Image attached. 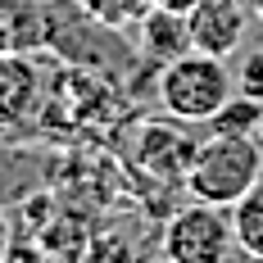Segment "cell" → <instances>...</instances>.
Here are the masks:
<instances>
[{"mask_svg": "<svg viewBox=\"0 0 263 263\" xmlns=\"http://www.w3.org/2000/svg\"><path fill=\"white\" fill-rule=\"evenodd\" d=\"M186 27H191V50L213 54V59H232L245 46L250 14H245V0H200L186 14Z\"/></svg>", "mask_w": 263, "mask_h": 263, "instance_id": "obj_4", "label": "cell"}, {"mask_svg": "<svg viewBox=\"0 0 263 263\" xmlns=\"http://www.w3.org/2000/svg\"><path fill=\"white\" fill-rule=\"evenodd\" d=\"M263 173V145L254 136H232V132H209L186 168V191L204 204L232 209Z\"/></svg>", "mask_w": 263, "mask_h": 263, "instance_id": "obj_1", "label": "cell"}, {"mask_svg": "<svg viewBox=\"0 0 263 263\" xmlns=\"http://www.w3.org/2000/svg\"><path fill=\"white\" fill-rule=\"evenodd\" d=\"M159 250L168 263H222L236 250V232H232V213L218 204H186L163 222Z\"/></svg>", "mask_w": 263, "mask_h": 263, "instance_id": "obj_3", "label": "cell"}, {"mask_svg": "<svg viewBox=\"0 0 263 263\" xmlns=\"http://www.w3.org/2000/svg\"><path fill=\"white\" fill-rule=\"evenodd\" d=\"M250 5H254V14H259V23H263V0H250Z\"/></svg>", "mask_w": 263, "mask_h": 263, "instance_id": "obj_14", "label": "cell"}, {"mask_svg": "<svg viewBox=\"0 0 263 263\" xmlns=\"http://www.w3.org/2000/svg\"><path fill=\"white\" fill-rule=\"evenodd\" d=\"M145 5H155V9H173V14H191L200 0H145Z\"/></svg>", "mask_w": 263, "mask_h": 263, "instance_id": "obj_12", "label": "cell"}, {"mask_svg": "<svg viewBox=\"0 0 263 263\" xmlns=\"http://www.w3.org/2000/svg\"><path fill=\"white\" fill-rule=\"evenodd\" d=\"M182 127H186V123H182ZM182 127H177V132L145 127V141H141L145 163H150L155 173H163V177H177V182H186V168H191V159H195V150H200V141H191Z\"/></svg>", "mask_w": 263, "mask_h": 263, "instance_id": "obj_7", "label": "cell"}, {"mask_svg": "<svg viewBox=\"0 0 263 263\" xmlns=\"http://www.w3.org/2000/svg\"><path fill=\"white\" fill-rule=\"evenodd\" d=\"M232 91H236V78L227 73V59L186 50L168 64H159V105L168 109L173 123L204 127Z\"/></svg>", "mask_w": 263, "mask_h": 263, "instance_id": "obj_2", "label": "cell"}, {"mask_svg": "<svg viewBox=\"0 0 263 263\" xmlns=\"http://www.w3.org/2000/svg\"><path fill=\"white\" fill-rule=\"evenodd\" d=\"M259 118H263V100L259 96H245V91H232L227 100H222V109L213 114L204 127L209 132H232V136H254V127H259Z\"/></svg>", "mask_w": 263, "mask_h": 263, "instance_id": "obj_9", "label": "cell"}, {"mask_svg": "<svg viewBox=\"0 0 263 263\" xmlns=\"http://www.w3.org/2000/svg\"><path fill=\"white\" fill-rule=\"evenodd\" d=\"M136 36H141V54L155 59V64H168L177 54L191 50V27H186V14H173V9H155L145 5V14L136 18Z\"/></svg>", "mask_w": 263, "mask_h": 263, "instance_id": "obj_6", "label": "cell"}, {"mask_svg": "<svg viewBox=\"0 0 263 263\" xmlns=\"http://www.w3.org/2000/svg\"><path fill=\"white\" fill-rule=\"evenodd\" d=\"M41 100V73L18 50H0V127L23 123Z\"/></svg>", "mask_w": 263, "mask_h": 263, "instance_id": "obj_5", "label": "cell"}, {"mask_svg": "<svg viewBox=\"0 0 263 263\" xmlns=\"http://www.w3.org/2000/svg\"><path fill=\"white\" fill-rule=\"evenodd\" d=\"M254 141H259V145H263V118H259V127H254Z\"/></svg>", "mask_w": 263, "mask_h": 263, "instance_id": "obj_15", "label": "cell"}, {"mask_svg": "<svg viewBox=\"0 0 263 263\" xmlns=\"http://www.w3.org/2000/svg\"><path fill=\"white\" fill-rule=\"evenodd\" d=\"M240 91L263 100V50L245 54V64H240Z\"/></svg>", "mask_w": 263, "mask_h": 263, "instance_id": "obj_11", "label": "cell"}, {"mask_svg": "<svg viewBox=\"0 0 263 263\" xmlns=\"http://www.w3.org/2000/svg\"><path fill=\"white\" fill-rule=\"evenodd\" d=\"M78 5L91 23L109 27V32H123L145 14V0H78Z\"/></svg>", "mask_w": 263, "mask_h": 263, "instance_id": "obj_10", "label": "cell"}, {"mask_svg": "<svg viewBox=\"0 0 263 263\" xmlns=\"http://www.w3.org/2000/svg\"><path fill=\"white\" fill-rule=\"evenodd\" d=\"M9 240H14V227H9V218L0 213V263H5V254H9Z\"/></svg>", "mask_w": 263, "mask_h": 263, "instance_id": "obj_13", "label": "cell"}, {"mask_svg": "<svg viewBox=\"0 0 263 263\" xmlns=\"http://www.w3.org/2000/svg\"><path fill=\"white\" fill-rule=\"evenodd\" d=\"M232 232H236V250L250 259H263V173L232 204Z\"/></svg>", "mask_w": 263, "mask_h": 263, "instance_id": "obj_8", "label": "cell"}]
</instances>
